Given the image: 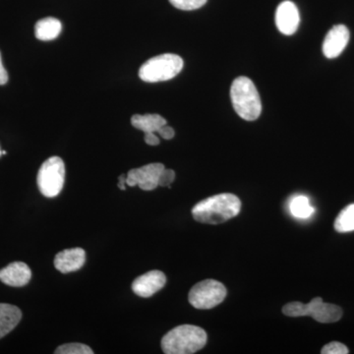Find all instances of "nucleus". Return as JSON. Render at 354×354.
<instances>
[{
  "mask_svg": "<svg viewBox=\"0 0 354 354\" xmlns=\"http://www.w3.org/2000/svg\"><path fill=\"white\" fill-rule=\"evenodd\" d=\"M165 169L162 164H150L130 169L127 176V184L130 187L139 186L142 190L152 191L158 186L160 174Z\"/></svg>",
  "mask_w": 354,
  "mask_h": 354,
  "instance_id": "8",
  "label": "nucleus"
},
{
  "mask_svg": "<svg viewBox=\"0 0 354 354\" xmlns=\"http://www.w3.org/2000/svg\"><path fill=\"white\" fill-rule=\"evenodd\" d=\"M174 179H176V172L165 167L164 171L160 174V179H158V186L171 187V184L174 183Z\"/></svg>",
  "mask_w": 354,
  "mask_h": 354,
  "instance_id": "22",
  "label": "nucleus"
},
{
  "mask_svg": "<svg viewBox=\"0 0 354 354\" xmlns=\"http://www.w3.org/2000/svg\"><path fill=\"white\" fill-rule=\"evenodd\" d=\"M322 354H348L349 353L348 348H346L342 342H332L330 344H326L321 351Z\"/></svg>",
  "mask_w": 354,
  "mask_h": 354,
  "instance_id": "21",
  "label": "nucleus"
},
{
  "mask_svg": "<svg viewBox=\"0 0 354 354\" xmlns=\"http://www.w3.org/2000/svg\"><path fill=\"white\" fill-rule=\"evenodd\" d=\"M31 278V269L23 262H13L0 270V281L14 288H21L28 285Z\"/></svg>",
  "mask_w": 354,
  "mask_h": 354,
  "instance_id": "12",
  "label": "nucleus"
},
{
  "mask_svg": "<svg viewBox=\"0 0 354 354\" xmlns=\"http://www.w3.org/2000/svg\"><path fill=\"white\" fill-rule=\"evenodd\" d=\"M131 124L136 129L141 130L144 133H157L160 127L167 124V120L160 114H135L131 118Z\"/></svg>",
  "mask_w": 354,
  "mask_h": 354,
  "instance_id": "16",
  "label": "nucleus"
},
{
  "mask_svg": "<svg viewBox=\"0 0 354 354\" xmlns=\"http://www.w3.org/2000/svg\"><path fill=\"white\" fill-rule=\"evenodd\" d=\"M283 313L288 317L310 316L317 322L328 324L341 320L342 309L335 304H325L322 298H313L309 304L290 302L283 306Z\"/></svg>",
  "mask_w": 354,
  "mask_h": 354,
  "instance_id": "5",
  "label": "nucleus"
},
{
  "mask_svg": "<svg viewBox=\"0 0 354 354\" xmlns=\"http://www.w3.org/2000/svg\"><path fill=\"white\" fill-rule=\"evenodd\" d=\"M125 184H127V176H125V174H121V176L118 177V188L121 190H127Z\"/></svg>",
  "mask_w": 354,
  "mask_h": 354,
  "instance_id": "26",
  "label": "nucleus"
},
{
  "mask_svg": "<svg viewBox=\"0 0 354 354\" xmlns=\"http://www.w3.org/2000/svg\"><path fill=\"white\" fill-rule=\"evenodd\" d=\"M62 30V22L57 18H44V19L38 21L35 26V36L39 41H53L59 36Z\"/></svg>",
  "mask_w": 354,
  "mask_h": 354,
  "instance_id": "15",
  "label": "nucleus"
},
{
  "mask_svg": "<svg viewBox=\"0 0 354 354\" xmlns=\"http://www.w3.org/2000/svg\"><path fill=\"white\" fill-rule=\"evenodd\" d=\"M167 283L164 272L153 270L138 277L132 283V290L141 297H151Z\"/></svg>",
  "mask_w": 354,
  "mask_h": 354,
  "instance_id": "10",
  "label": "nucleus"
},
{
  "mask_svg": "<svg viewBox=\"0 0 354 354\" xmlns=\"http://www.w3.org/2000/svg\"><path fill=\"white\" fill-rule=\"evenodd\" d=\"M144 139H145L146 143L150 146H158L160 144V139H158L155 132L145 133Z\"/></svg>",
  "mask_w": 354,
  "mask_h": 354,
  "instance_id": "24",
  "label": "nucleus"
},
{
  "mask_svg": "<svg viewBox=\"0 0 354 354\" xmlns=\"http://www.w3.org/2000/svg\"><path fill=\"white\" fill-rule=\"evenodd\" d=\"M276 25L279 31L291 36L297 31L300 24V15L297 6L290 0L281 2L276 11Z\"/></svg>",
  "mask_w": 354,
  "mask_h": 354,
  "instance_id": "9",
  "label": "nucleus"
},
{
  "mask_svg": "<svg viewBox=\"0 0 354 354\" xmlns=\"http://www.w3.org/2000/svg\"><path fill=\"white\" fill-rule=\"evenodd\" d=\"M207 339L206 332L202 328L177 326L162 337V348L167 354H192L206 346Z\"/></svg>",
  "mask_w": 354,
  "mask_h": 354,
  "instance_id": "2",
  "label": "nucleus"
},
{
  "mask_svg": "<svg viewBox=\"0 0 354 354\" xmlns=\"http://www.w3.org/2000/svg\"><path fill=\"white\" fill-rule=\"evenodd\" d=\"M65 165L59 157L48 158L41 165L38 172L37 183L44 197H57L64 185Z\"/></svg>",
  "mask_w": 354,
  "mask_h": 354,
  "instance_id": "6",
  "label": "nucleus"
},
{
  "mask_svg": "<svg viewBox=\"0 0 354 354\" xmlns=\"http://www.w3.org/2000/svg\"><path fill=\"white\" fill-rule=\"evenodd\" d=\"M232 106L242 120L254 121L262 113V102L257 88L247 77L235 79L230 88Z\"/></svg>",
  "mask_w": 354,
  "mask_h": 354,
  "instance_id": "3",
  "label": "nucleus"
},
{
  "mask_svg": "<svg viewBox=\"0 0 354 354\" xmlns=\"http://www.w3.org/2000/svg\"><path fill=\"white\" fill-rule=\"evenodd\" d=\"M208 0H169L171 6L180 10L190 11L201 8Z\"/></svg>",
  "mask_w": 354,
  "mask_h": 354,
  "instance_id": "20",
  "label": "nucleus"
},
{
  "mask_svg": "<svg viewBox=\"0 0 354 354\" xmlns=\"http://www.w3.org/2000/svg\"><path fill=\"white\" fill-rule=\"evenodd\" d=\"M183 65V59L179 55L165 53L151 58L142 65L139 77L142 81L148 83L169 81L180 73Z\"/></svg>",
  "mask_w": 354,
  "mask_h": 354,
  "instance_id": "4",
  "label": "nucleus"
},
{
  "mask_svg": "<svg viewBox=\"0 0 354 354\" xmlns=\"http://www.w3.org/2000/svg\"><path fill=\"white\" fill-rule=\"evenodd\" d=\"M158 134L160 135L162 138H164L165 140H171L174 138V128H171V127H167V124L164 125V127H160V129L158 130Z\"/></svg>",
  "mask_w": 354,
  "mask_h": 354,
  "instance_id": "23",
  "label": "nucleus"
},
{
  "mask_svg": "<svg viewBox=\"0 0 354 354\" xmlns=\"http://www.w3.org/2000/svg\"><path fill=\"white\" fill-rule=\"evenodd\" d=\"M86 262V252L82 248L66 249L57 253L55 258V267L58 271L67 272H76L83 267Z\"/></svg>",
  "mask_w": 354,
  "mask_h": 354,
  "instance_id": "13",
  "label": "nucleus"
},
{
  "mask_svg": "<svg viewBox=\"0 0 354 354\" xmlns=\"http://www.w3.org/2000/svg\"><path fill=\"white\" fill-rule=\"evenodd\" d=\"M57 354H93L94 351L90 346H86V344H79V342H73V344H62V346H58Z\"/></svg>",
  "mask_w": 354,
  "mask_h": 354,
  "instance_id": "19",
  "label": "nucleus"
},
{
  "mask_svg": "<svg viewBox=\"0 0 354 354\" xmlns=\"http://www.w3.org/2000/svg\"><path fill=\"white\" fill-rule=\"evenodd\" d=\"M241 201L230 193L215 195L202 200L192 209L195 221L208 225H220L239 215Z\"/></svg>",
  "mask_w": 354,
  "mask_h": 354,
  "instance_id": "1",
  "label": "nucleus"
},
{
  "mask_svg": "<svg viewBox=\"0 0 354 354\" xmlns=\"http://www.w3.org/2000/svg\"><path fill=\"white\" fill-rule=\"evenodd\" d=\"M290 211L291 215L297 218H308L313 215L315 209L310 204L309 199L304 195L293 198L290 202Z\"/></svg>",
  "mask_w": 354,
  "mask_h": 354,
  "instance_id": "17",
  "label": "nucleus"
},
{
  "mask_svg": "<svg viewBox=\"0 0 354 354\" xmlns=\"http://www.w3.org/2000/svg\"><path fill=\"white\" fill-rule=\"evenodd\" d=\"M349 38H351V34L346 26H334L324 39L322 46L324 55L330 59L339 57L348 46Z\"/></svg>",
  "mask_w": 354,
  "mask_h": 354,
  "instance_id": "11",
  "label": "nucleus"
},
{
  "mask_svg": "<svg viewBox=\"0 0 354 354\" xmlns=\"http://www.w3.org/2000/svg\"><path fill=\"white\" fill-rule=\"evenodd\" d=\"M227 297V288L215 279H205L191 288L188 300L194 308L208 310L218 306Z\"/></svg>",
  "mask_w": 354,
  "mask_h": 354,
  "instance_id": "7",
  "label": "nucleus"
},
{
  "mask_svg": "<svg viewBox=\"0 0 354 354\" xmlns=\"http://www.w3.org/2000/svg\"><path fill=\"white\" fill-rule=\"evenodd\" d=\"M2 156V151H1V149H0V157H1Z\"/></svg>",
  "mask_w": 354,
  "mask_h": 354,
  "instance_id": "27",
  "label": "nucleus"
},
{
  "mask_svg": "<svg viewBox=\"0 0 354 354\" xmlns=\"http://www.w3.org/2000/svg\"><path fill=\"white\" fill-rule=\"evenodd\" d=\"M335 230L337 232H354V204L346 207L335 221Z\"/></svg>",
  "mask_w": 354,
  "mask_h": 354,
  "instance_id": "18",
  "label": "nucleus"
},
{
  "mask_svg": "<svg viewBox=\"0 0 354 354\" xmlns=\"http://www.w3.org/2000/svg\"><path fill=\"white\" fill-rule=\"evenodd\" d=\"M22 318V312L14 305L0 304V339L15 329Z\"/></svg>",
  "mask_w": 354,
  "mask_h": 354,
  "instance_id": "14",
  "label": "nucleus"
},
{
  "mask_svg": "<svg viewBox=\"0 0 354 354\" xmlns=\"http://www.w3.org/2000/svg\"><path fill=\"white\" fill-rule=\"evenodd\" d=\"M7 81H8V74L2 64L1 53H0V85H6Z\"/></svg>",
  "mask_w": 354,
  "mask_h": 354,
  "instance_id": "25",
  "label": "nucleus"
}]
</instances>
